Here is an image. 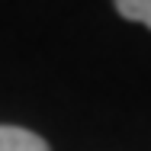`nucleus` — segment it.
Here are the masks:
<instances>
[{"mask_svg":"<svg viewBox=\"0 0 151 151\" xmlns=\"http://www.w3.org/2000/svg\"><path fill=\"white\" fill-rule=\"evenodd\" d=\"M0 151H52L42 135L23 125H0Z\"/></svg>","mask_w":151,"mask_h":151,"instance_id":"nucleus-1","label":"nucleus"},{"mask_svg":"<svg viewBox=\"0 0 151 151\" xmlns=\"http://www.w3.org/2000/svg\"><path fill=\"white\" fill-rule=\"evenodd\" d=\"M116 10H119L125 19L142 23V26L151 29V0H116Z\"/></svg>","mask_w":151,"mask_h":151,"instance_id":"nucleus-2","label":"nucleus"}]
</instances>
